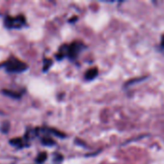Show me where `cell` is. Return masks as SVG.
Here are the masks:
<instances>
[{
  "label": "cell",
  "instance_id": "2",
  "mask_svg": "<svg viewBox=\"0 0 164 164\" xmlns=\"http://www.w3.org/2000/svg\"><path fill=\"white\" fill-rule=\"evenodd\" d=\"M64 46H65L64 47L65 52L64 54H63V56L67 55V56L72 60L75 59V58L77 57V55L80 53V51L84 48V45H83L81 42H78V41L72 42L70 46H66V45H64Z\"/></svg>",
  "mask_w": 164,
  "mask_h": 164
},
{
  "label": "cell",
  "instance_id": "7",
  "mask_svg": "<svg viewBox=\"0 0 164 164\" xmlns=\"http://www.w3.org/2000/svg\"><path fill=\"white\" fill-rule=\"evenodd\" d=\"M10 143H11L12 145L17 146V147H21V145H22L21 139V138H19V137H17V138H15V139L10 140Z\"/></svg>",
  "mask_w": 164,
  "mask_h": 164
},
{
  "label": "cell",
  "instance_id": "10",
  "mask_svg": "<svg viewBox=\"0 0 164 164\" xmlns=\"http://www.w3.org/2000/svg\"><path fill=\"white\" fill-rule=\"evenodd\" d=\"M161 47L164 48V35L162 36V39H161Z\"/></svg>",
  "mask_w": 164,
  "mask_h": 164
},
{
  "label": "cell",
  "instance_id": "6",
  "mask_svg": "<svg viewBox=\"0 0 164 164\" xmlns=\"http://www.w3.org/2000/svg\"><path fill=\"white\" fill-rule=\"evenodd\" d=\"M46 157H47V155H46V153H44V152H42L39 155L37 156V158H36V161L38 163H42L46 159Z\"/></svg>",
  "mask_w": 164,
  "mask_h": 164
},
{
  "label": "cell",
  "instance_id": "5",
  "mask_svg": "<svg viewBox=\"0 0 164 164\" xmlns=\"http://www.w3.org/2000/svg\"><path fill=\"white\" fill-rule=\"evenodd\" d=\"M2 93H3L4 95H6V96L11 97V98H16V99L21 98V94H19V93H17L15 91H10V90H2Z\"/></svg>",
  "mask_w": 164,
  "mask_h": 164
},
{
  "label": "cell",
  "instance_id": "4",
  "mask_svg": "<svg viewBox=\"0 0 164 164\" xmlns=\"http://www.w3.org/2000/svg\"><path fill=\"white\" fill-rule=\"evenodd\" d=\"M98 68L97 67H94V68H90L89 70L86 72V74H85V79L87 81H92L94 80L96 77L98 76Z\"/></svg>",
  "mask_w": 164,
  "mask_h": 164
},
{
  "label": "cell",
  "instance_id": "8",
  "mask_svg": "<svg viewBox=\"0 0 164 164\" xmlns=\"http://www.w3.org/2000/svg\"><path fill=\"white\" fill-rule=\"evenodd\" d=\"M51 64H52L51 60H44V67H42V70H44V71H46V70L51 66Z\"/></svg>",
  "mask_w": 164,
  "mask_h": 164
},
{
  "label": "cell",
  "instance_id": "1",
  "mask_svg": "<svg viewBox=\"0 0 164 164\" xmlns=\"http://www.w3.org/2000/svg\"><path fill=\"white\" fill-rule=\"evenodd\" d=\"M4 67L6 71L11 73H19L23 72L27 69V64H24L22 60L17 59L15 57L9 58L6 62H4Z\"/></svg>",
  "mask_w": 164,
  "mask_h": 164
},
{
  "label": "cell",
  "instance_id": "3",
  "mask_svg": "<svg viewBox=\"0 0 164 164\" xmlns=\"http://www.w3.org/2000/svg\"><path fill=\"white\" fill-rule=\"evenodd\" d=\"M25 24V17L22 14H19L16 17L7 16L4 20V25L7 28H21Z\"/></svg>",
  "mask_w": 164,
  "mask_h": 164
},
{
  "label": "cell",
  "instance_id": "9",
  "mask_svg": "<svg viewBox=\"0 0 164 164\" xmlns=\"http://www.w3.org/2000/svg\"><path fill=\"white\" fill-rule=\"evenodd\" d=\"M42 143H44V145H47V146H50V145H53L54 144V141L51 139V138H48V137H44V139H42Z\"/></svg>",
  "mask_w": 164,
  "mask_h": 164
}]
</instances>
